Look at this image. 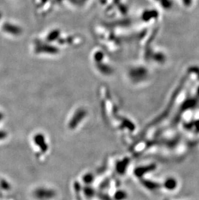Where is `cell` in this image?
<instances>
[{"instance_id": "obj_1", "label": "cell", "mask_w": 199, "mask_h": 200, "mask_svg": "<svg viewBox=\"0 0 199 200\" xmlns=\"http://www.w3.org/2000/svg\"><path fill=\"white\" fill-rule=\"evenodd\" d=\"M3 29L4 31L8 33L14 34V35H17V34H19L21 33V29L18 27L8 23H5L3 25Z\"/></svg>"}, {"instance_id": "obj_2", "label": "cell", "mask_w": 199, "mask_h": 200, "mask_svg": "<svg viewBox=\"0 0 199 200\" xmlns=\"http://www.w3.org/2000/svg\"><path fill=\"white\" fill-rule=\"evenodd\" d=\"M1 18H2V13L0 12V19H1Z\"/></svg>"}]
</instances>
